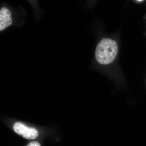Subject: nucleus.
I'll list each match as a JSON object with an SVG mask.
<instances>
[{
    "instance_id": "nucleus-3",
    "label": "nucleus",
    "mask_w": 146,
    "mask_h": 146,
    "mask_svg": "<svg viewBox=\"0 0 146 146\" xmlns=\"http://www.w3.org/2000/svg\"><path fill=\"white\" fill-rule=\"evenodd\" d=\"M13 13L11 9L6 5L0 8V32L5 30L13 23Z\"/></svg>"
},
{
    "instance_id": "nucleus-4",
    "label": "nucleus",
    "mask_w": 146,
    "mask_h": 146,
    "mask_svg": "<svg viewBox=\"0 0 146 146\" xmlns=\"http://www.w3.org/2000/svg\"><path fill=\"white\" fill-rule=\"evenodd\" d=\"M27 146H41V144L39 142L33 141L28 144Z\"/></svg>"
},
{
    "instance_id": "nucleus-2",
    "label": "nucleus",
    "mask_w": 146,
    "mask_h": 146,
    "mask_svg": "<svg viewBox=\"0 0 146 146\" xmlns=\"http://www.w3.org/2000/svg\"><path fill=\"white\" fill-rule=\"evenodd\" d=\"M13 129L15 132L18 135L29 140L35 139L39 135L38 131L36 129L28 127L20 122L15 123Z\"/></svg>"
},
{
    "instance_id": "nucleus-1",
    "label": "nucleus",
    "mask_w": 146,
    "mask_h": 146,
    "mask_svg": "<svg viewBox=\"0 0 146 146\" xmlns=\"http://www.w3.org/2000/svg\"><path fill=\"white\" fill-rule=\"evenodd\" d=\"M117 42L110 39H102L97 45L95 56L98 62L103 65L112 63L117 54Z\"/></svg>"
},
{
    "instance_id": "nucleus-5",
    "label": "nucleus",
    "mask_w": 146,
    "mask_h": 146,
    "mask_svg": "<svg viewBox=\"0 0 146 146\" xmlns=\"http://www.w3.org/2000/svg\"><path fill=\"white\" fill-rule=\"evenodd\" d=\"M136 1L137 2H142L144 1H143V0H141V1Z\"/></svg>"
}]
</instances>
